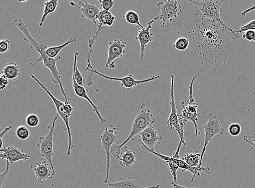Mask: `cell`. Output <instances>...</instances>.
Segmentation results:
<instances>
[{
	"mask_svg": "<svg viewBox=\"0 0 255 188\" xmlns=\"http://www.w3.org/2000/svg\"><path fill=\"white\" fill-rule=\"evenodd\" d=\"M171 185L173 186L174 188H188L185 186L179 185L178 184H176L174 182H171Z\"/></svg>",
	"mask_w": 255,
	"mask_h": 188,
	"instance_id": "43",
	"label": "cell"
},
{
	"mask_svg": "<svg viewBox=\"0 0 255 188\" xmlns=\"http://www.w3.org/2000/svg\"><path fill=\"white\" fill-rule=\"evenodd\" d=\"M10 170V163L7 161L6 169L4 172L0 173V188H5L7 184V176Z\"/></svg>",
	"mask_w": 255,
	"mask_h": 188,
	"instance_id": "33",
	"label": "cell"
},
{
	"mask_svg": "<svg viewBox=\"0 0 255 188\" xmlns=\"http://www.w3.org/2000/svg\"><path fill=\"white\" fill-rule=\"evenodd\" d=\"M127 43L121 39H116L111 42L108 46V58L106 67L115 69V61L117 59L122 58L126 54Z\"/></svg>",
	"mask_w": 255,
	"mask_h": 188,
	"instance_id": "13",
	"label": "cell"
},
{
	"mask_svg": "<svg viewBox=\"0 0 255 188\" xmlns=\"http://www.w3.org/2000/svg\"><path fill=\"white\" fill-rule=\"evenodd\" d=\"M51 186L52 188H55L54 185H51Z\"/></svg>",
	"mask_w": 255,
	"mask_h": 188,
	"instance_id": "44",
	"label": "cell"
},
{
	"mask_svg": "<svg viewBox=\"0 0 255 188\" xmlns=\"http://www.w3.org/2000/svg\"><path fill=\"white\" fill-rule=\"evenodd\" d=\"M39 184H43L46 181L52 179L55 173L49 163L46 161L38 162L35 165L31 166Z\"/></svg>",
	"mask_w": 255,
	"mask_h": 188,
	"instance_id": "18",
	"label": "cell"
},
{
	"mask_svg": "<svg viewBox=\"0 0 255 188\" xmlns=\"http://www.w3.org/2000/svg\"><path fill=\"white\" fill-rule=\"evenodd\" d=\"M187 2L194 3L196 6L197 15L199 21H204L207 19L211 22L213 26L226 32L231 38L234 40L239 38V34L236 33V30L231 26L225 24L221 18V13L223 11L221 5L224 3L228 2V1L204 0L199 2Z\"/></svg>",
	"mask_w": 255,
	"mask_h": 188,
	"instance_id": "1",
	"label": "cell"
},
{
	"mask_svg": "<svg viewBox=\"0 0 255 188\" xmlns=\"http://www.w3.org/2000/svg\"><path fill=\"white\" fill-rule=\"evenodd\" d=\"M58 4V0H49L44 3V9L42 17L39 23L38 26H43L47 16L54 14Z\"/></svg>",
	"mask_w": 255,
	"mask_h": 188,
	"instance_id": "23",
	"label": "cell"
},
{
	"mask_svg": "<svg viewBox=\"0 0 255 188\" xmlns=\"http://www.w3.org/2000/svg\"><path fill=\"white\" fill-rule=\"evenodd\" d=\"M159 19V17H156L151 20L144 29H141L138 34V36L135 38L139 41L140 45V57L143 60L145 57V51L148 45L150 44L153 41V35L150 32L152 23Z\"/></svg>",
	"mask_w": 255,
	"mask_h": 188,
	"instance_id": "17",
	"label": "cell"
},
{
	"mask_svg": "<svg viewBox=\"0 0 255 188\" xmlns=\"http://www.w3.org/2000/svg\"><path fill=\"white\" fill-rule=\"evenodd\" d=\"M31 78L36 82L41 89H42L46 93L47 95L51 98L55 106L57 114L64 122V124L66 126L69 139L67 155L68 156H72L71 150L74 148V146L73 142V135L70 126L69 120L71 117L73 115V112L74 110V108L72 107V105H71V103L67 102L64 103L59 101L58 99L52 95L49 89L46 87L44 84L41 83V82L35 77V75L32 74Z\"/></svg>",
	"mask_w": 255,
	"mask_h": 188,
	"instance_id": "3",
	"label": "cell"
},
{
	"mask_svg": "<svg viewBox=\"0 0 255 188\" xmlns=\"http://www.w3.org/2000/svg\"><path fill=\"white\" fill-rule=\"evenodd\" d=\"M2 74L9 80L15 81L21 77V68L16 63L10 62L3 66Z\"/></svg>",
	"mask_w": 255,
	"mask_h": 188,
	"instance_id": "21",
	"label": "cell"
},
{
	"mask_svg": "<svg viewBox=\"0 0 255 188\" xmlns=\"http://www.w3.org/2000/svg\"><path fill=\"white\" fill-rule=\"evenodd\" d=\"M86 70L87 72L94 74H97L99 77H103L106 79L114 81H119L121 83V86L124 87L128 91H130L133 89L135 86H138L142 84L149 83L150 81L160 79V76H153L150 78H148L145 80H137L132 74H129L126 77L123 78H115L109 77V76L105 75L102 73H100L97 69H95L92 66H87Z\"/></svg>",
	"mask_w": 255,
	"mask_h": 188,
	"instance_id": "10",
	"label": "cell"
},
{
	"mask_svg": "<svg viewBox=\"0 0 255 188\" xmlns=\"http://www.w3.org/2000/svg\"><path fill=\"white\" fill-rule=\"evenodd\" d=\"M110 188H159L160 186L145 187L142 186L139 181L132 178H121L120 181L115 183L109 184Z\"/></svg>",
	"mask_w": 255,
	"mask_h": 188,
	"instance_id": "20",
	"label": "cell"
},
{
	"mask_svg": "<svg viewBox=\"0 0 255 188\" xmlns=\"http://www.w3.org/2000/svg\"><path fill=\"white\" fill-rule=\"evenodd\" d=\"M12 128V126L10 125L9 127H5L4 130L2 132L1 134H0V140H1V146H0V149L3 148V136L7 132L9 131Z\"/></svg>",
	"mask_w": 255,
	"mask_h": 188,
	"instance_id": "41",
	"label": "cell"
},
{
	"mask_svg": "<svg viewBox=\"0 0 255 188\" xmlns=\"http://www.w3.org/2000/svg\"><path fill=\"white\" fill-rule=\"evenodd\" d=\"M98 2L103 10L110 11V9L114 6L115 2L112 0H99Z\"/></svg>",
	"mask_w": 255,
	"mask_h": 188,
	"instance_id": "36",
	"label": "cell"
},
{
	"mask_svg": "<svg viewBox=\"0 0 255 188\" xmlns=\"http://www.w3.org/2000/svg\"><path fill=\"white\" fill-rule=\"evenodd\" d=\"M208 121L204 123L205 137L204 143L201 154V161L199 167H202L203 160L206 151L207 145H209L212 139L218 134L223 135L224 129L221 125V123L218 117L212 113L207 116Z\"/></svg>",
	"mask_w": 255,
	"mask_h": 188,
	"instance_id": "9",
	"label": "cell"
},
{
	"mask_svg": "<svg viewBox=\"0 0 255 188\" xmlns=\"http://www.w3.org/2000/svg\"><path fill=\"white\" fill-rule=\"evenodd\" d=\"M205 68L203 67L193 78L191 83L189 84V98L187 100V107H185V103L181 102V106L183 108V111L181 115H179V120L181 127H185L187 122H192L195 128V134L198 137L200 136V132L199 130L197 122L198 121V108L199 104L195 101L193 95V85L195 79L198 75Z\"/></svg>",
	"mask_w": 255,
	"mask_h": 188,
	"instance_id": "4",
	"label": "cell"
},
{
	"mask_svg": "<svg viewBox=\"0 0 255 188\" xmlns=\"http://www.w3.org/2000/svg\"><path fill=\"white\" fill-rule=\"evenodd\" d=\"M79 53L76 52L74 57L73 64V78L75 80L77 84L81 86H84V79L78 67V58Z\"/></svg>",
	"mask_w": 255,
	"mask_h": 188,
	"instance_id": "27",
	"label": "cell"
},
{
	"mask_svg": "<svg viewBox=\"0 0 255 188\" xmlns=\"http://www.w3.org/2000/svg\"><path fill=\"white\" fill-rule=\"evenodd\" d=\"M124 17L129 24L138 26L141 29L145 28V27L141 24L139 17L135 11L133 10L128 11L126 15L124 16Z\"/></svg>",
	"mask_w": 255,
	"mask_h": 188,
	"instance_id": "28",
	"label": "cell"
},
{
	"mask_svg": "<svg viewBox=\"0 0 255 188\" xmlns=\"http://www.w3.org/2000/svg\"><path fill=\"white\" fill-rule=\"evenodd\" d=\"M136 152L130 149L128 146H125V152H121L117 158L120 161L121 166L127 168H131L136 163Z\"/></svg>",
	"mask_w": 255,
	"mask_h": 188,
	"instance_id": "22",
	"label": "cell"
},
{
	"mask_svg": "<svg viewBox=\"0 0 255 188\" xmlns=\"http://www.w3.org/2000/svg\"><path fill=\"white\" fill-rule=\"evenodd\" d=\"M79 37V35H77V36L69 39L66 43H65L61 45L50 47V48L46 51V54L50 58L53 59L56 58L58 57L57 56L59 54V52H60L64 48H66V47L69 45L76 43L77 41H78Z\"/></svg>",
	"mask_w": 255,
	"mask_h": 188,
	"instance_id": "25",
	"label": "cell"
},
{
	"mask_svg": "<svg viewBox=\"0 0 255 188\" xmlns=\"http://www.w3.org/2000/svg\"><path fill=\"white\" fill-rule=\"evenodd\" d=\"M254 10H255V4L252 7L247 9L246 10L243 11L241 15L242 16H245L247 14L250 13L251 11H252Z\"/></svg>",
	"mask_w": 255,
	"mask_h": 188,
	"instance_id": "42",
	"label": "cell"
},
{
	"mask_svg": "<svg viewBox=\"0 0 255 188\" xmlns=\"http://www.w3.org/2000/svg\"><path fill=\"white\" fill-rule=\"evenodd\" d=\"M10 42L6 39H2L0 42V52L1 54L6 52L10 48Z\"/></svg>",
	"mask_w": 255,
	"mask_h": 188,
	"instance_id": "37",
	"label": "cell"
},
{
	"mask_svg": "<svg viewBox=\"0 0 255 188\" xmlns=\"http://www.w3.org/2000/svg\"><path fill=\"white\" fill-rule=\"evenodd\" d=\"M26 123L29 126L37 127L39 124V119L38 117L35 115H29L26 117Z\"/></svg>",
	"mask_w": 255,
	"mask_h": 188,
	"instance_id": "32",
	"label": "cell"
},
{
	"mask_svg": "<svg viewBox=\"0 0 255 188\" xmlns=\"http://www.w3.org/2000/svg\"><path fill=\"white\" fill-rule=\"evenodd\" d=\"M15 25L21 32L24 34V40L31 45V49H34L38 53V56L44 54L46 51L50 48V45L43 41L35 40L29 33L28 26L21 19L15 20Z\"/></svg>",
	"mask_w": 255,
	"mask_h": 188,
	"instance_id": "14",
	"label": "cell"
},
{
	"mask_svg": "<svg viewBox=\"0 0 255 188\" xmlns=\"http://www.w3.org/2000/svg\"><path fill=\"white\" fill-rule=\"evenodd\" d=\"M188 165L192 167H199V164L201 161V154L198 153V151L194 153L187 154L182 158Z\"/></svg>",
	"mask_w": 255,
	"mask_h": 188,
	"instance_id": "26",
	"label": "cell"
},
{
	"mask_svg": "<svg viewBox=\"0 0 255 188\" xmlns=\"http://www.w3.org/2000/svg\"><path fill=\"white\" fill-rule=\"evenodd\" d=\"M243 38L248 41H253L255 38V32L254 31H248L243 35Z\"/></svg>",
	"mask_w": 255,
	"mask_h": 188,
	"instance_id": "39",
	"label": "cell"
},
{
	"mask_svg": "<svg viewBox=\"0 0 255 188\" xmlns=\"http://www.w3.org/2000/svg\"><path fill=\"white\" fill-rule=\"evenodd\" d=\"M166 164L170 170L171 174L173 176L174 182L176 184H178L177 182V170L179 169V167H178L176 164L171 161H165Z\"/></svg>",
	"mask_w": 255,
	"mask_h": 188,
	"instance_id": "31",
	"label": "cell"
},
{
	"mask_svg": "<svg viewBox=\"0 0 255 188\" xmlns=\"http://www.w3.org/2000/svg\"><path fill=\"white\" fill-rule=\"evenodd\" d=\"M161 11L159 17L162 28H168L172 23H175L182 13V7L179 1L176 0H167L157 4Z\"/></svg>",
	"mask_w": 255,
	"mask_h": 188,
	"instance_id": "7",
	"label": "cell"
},
{
	"mask_svg": "<svg viewBox=\"0 0 255 188\" xmlns=\"http://www.w3.org/2000/svg\"><path fill=\"white\" fill-rule=\"evenodd\" d=\"M122 133L117 131V128L112 124L110 127H106L101 136L99 140L102 142L103 148L106 155V178L103 181L104 184L109 183V176L111 169V154L113 146L120 145L122 142L121 139Z\"/></svg>",
	"mask_w": 255,
	"mask_h": 188,
	"instance_id": "5",
	"label": "cell"
},
{
	"mask_svg": "<svg viewBox=\"0 0 255 188\" xmlns=\"http://www.w3.org/2000/svg\"><path fill=\"white\" fill-rule=\"evenodd\" d=\"M253 42L255 43V38L253 40Z\"/></svg>",
	"mask_w": 255,
	"mask_h": 188,
	"instance_id": "45",
	"label": "cell"
},
{
	"mask_svg": "<svg viewBox=\"0 0 255 188\" xmlns=\"http://www.w3.org/2000/svg\"><path fill=\"white\" fill-rule=\"evenodd\" d=\"M189 43V40L186 38H178L173 45V48L177 50L183 51L188 48Z\"/></svg>",
	"mask_w": 255,
	"mask_h": 188,
	"instance_id": "29",
	"label": "cell"
},
{
	"mask_svg": "<svg viewBox=\"0 0 255 188\" xmlns=\"http://www.w3.org/2000/svg\"><path fill=\"white\" fill-rule=\"evenodd\" d=\"M140 109L139 113L133 120L131 131L128 137L123 143L113 146L112 148L111 154L116 159L121 155V150L124 146H126L129 141L134 140L136 135L139 134L147 127L152 126L156 122V119L151 113V110L146 108L145 104H142Z\"/></svg>",
	"mask_w": 255,
	"mask_h": 188,
	"instance_id": "2",
	"label": "cell"
},
{
	"mask_svg": "<svg viewBox=\"0 0 255 188\" xmlns=\"http://www.w3.org/2000/svg\"><path fill=\"white\" fill-rule=\"evenodd\" d=\"M163 139V137L159 136L156 128L150 126L139 134L138 143L142 150L147 152L148 151H155V146L161 143Z\"/></svg>",
	"mask_w": 255,
	"mask_h": 188,
	"instance_id": "11",
	"label": "cell"
},
{
	"mask_svg": "<svg viewBox=\"0 0 255 188\" xmlns=\"http://www.w3.org/2000/svg\"><path fill=\"white\" fill-rule=\"evenodd\" d=\"M59 116L57 114L54 117L52 121V125L47 127L49 132L46 137H40L39 138L37 144L38 148L39 149V155L46 160L50 164L53 172L56 173L52 162V157L54 156V150H53V136H54L55 128L57 121L59 118Z\"/></svg>",
	"mask_w": 255,
	"mask_h": 188,
	"instance_id": "8",
	"label": "cell"
},
{
	"mask_svg": "<svg viewBox=\"0 0 255 188\" xmlns=\"http://www.w3.org/2000/svg\"><path fill=\"white\" fill-rule=\"evenodd\" d=\"M70 4L72 6L79 9L83 18L87 19L92 21L95 24H97V20L101 10L100 7L96 3L80 1L79 5H77L74 2H71Z\"/></svg>",
	"mask_w": 255,
	"mask_h": 188,
	"instance_id": "16",
	"label": "cell"
},
{
	"mask_svg": "<svg viewBox=\"0 0 255 188\" xmlns=\"http://www.w3.org/2000/svg\"><path fill=\"white\" fill-rule=\"evenodd\" d=\"M241 130V126L238 123H233L229 125L228 128L229 132L233 136H239Z\"/></svg>",
	"mask_w": 255,
	"mask_h": 188,
	"instance_id": "35",
	"label": "cell"
},
{
	"mask_svg": "<svg viewBox=\"0 0 255 188\" xmlns=\"http://www.w3.org/2000/svg\"><path fill=\"white\" fill-rule=\"evenodd\" d=\"M255 31V19H253L246 25L242 26L239 30H236V33L239 34L248 31Z\"/></svg>",
	"mask_w": 255,
	"mask_h": 188,
	"instance_id": "34",
	"label": "cell"
},
{
	"mask_svg": "<svg viewBox=\"0 0 255 188\" xmlns=\"http://www.w3.org/2000/svg\"><path fill=\"white\" fill-rule=\"evenodd\" d=\"M16 136L20 140H26L29 137L28 128L23 125H21L16 129Z\"/></svg>",
	"mask_w": 255,
	"mask_h": 188,
	"instance_id": "30",
	"label": "cell"
},
{
	"mask_svg": "<svg viewBox=\"0 0 255 188\" xmlns=\"http://www.w3.org/2000/svg\"><path fill=\"white\" fill-rule=\"evenodd\" d=\"M175 77L174 75L171 74V89H170V107L171 112L167 122L168 128L170 130H175L179 134L180 140L179 145L177 146L176 150L174 156L180 157V151L182 145H186L185 142V132L183 128H181L179 123V115H177V107L175 104V93H174Z\"/></svg>",
	"mask_w": 255,
	"mask_h": 188,
	"instance_id": "6",
	"label": "cell"
},
{
	"mask_svg": "<svg viewBox=\"0 0 255 188\" xmlns=\"http://www.w3.org/2000/svg\"><path fill=\"white\" fill-rule=\"evenodd\" d=\"M116 17L110 11L104 10H101L98 15V20L99 22L98 26L111 27L115 23Z\"/></svg>",
	"mask_w": 255,
	"mask_h": 188,
	"instance_id": "24",
	"label": "cell"
},
{
	"mask_svg": "<svg viewBox=\"0 0 255 188\" xmlns=\"http://www.w3.org/2000/svg\"><path fill=\"white\" fill-rule=\"evenodd\" d=\"M243 139H244V140L246 141L247 143H248V144H251V145H252V148H251L249 150V152H251L254 149H255V133H254L253 135V136H252V140H253V142H251V140L248 139L247 136H245L244 138H243Z\"/></svg>",
	"mask_w": 255,
	"mask_h": 188,
	"instance_id": "40",
	"label": "cell"
},
{
	"mask_svg": "<svg viewBox=\"0 0 255 188\" xmlns=\"http://www.w3.org/2000/svg\"><path fill=\"white\" fill-rule=\"evenodd\" d=\"M0 158L2 160L8 161L11 164H14L20 161H26L30 159V156L25 153L24 150L13 146L4 147L0 149Z\"/></svg>",
	"mask_w": 255,
	"mask_h": 188,
	"instance_id": "15",
	"label": "cell"
},
{
	"mask_svg": "<svg viewBox=\"0 0 255 188\" xmlns=\"http://www.w3.org/2000/svg\"><path fill=\"white\" fill-rule=\"evenodd\" d=\"M9 84V80L5 77L3 74H1L0 78V89L3 91L6 89L7 85Z\"/></svg>",
	"mask_w": 255,
	"mask_h": 188,
	"instance_id": "38",
	"label": "cell"
},
{
	"mask_svg": "<svg viewBox=\"0 0 255 188\" xmlns=\"http://www.w3.org/2000/svg\"><path fill=\"white\" fill-rule=\"evenodd\" d=\"M73 86L75 93L77 96L79 97L84 98L90 103L92 107L93 108V110L97 115L98 119L100 121V124L103 125L105 124L107 121L104 118L102 115L100 114V108L97 107L96 104H95L92 101V99L89 97L88 95V92L84 87V86H81L79 84H77L75 80L73 78Z\"/></svg>",
	"mask_w": 255,
	"mask_h": 188,
	"instance_id": "19",
	"label": "cell"
},
{
	"mask_svg": "<svg viewBox=\"0 0 255 188\" xmlns=\"http://www.w3.org/2000/svg\"><path fill=\"white\" fill-rule=\"evenodd\" d=\"M147 152L155 155L160 158V159L164 161H171L174 162L176 165L179 167V168L182 170V173L186 172L191 173L193 176V178L191 180V182H194V179L196 178L197 176H198V177H200L201 172H204L207 175L211 174V169L208 167H205L202 166L201 167H192L188 165V164L183 160L177 159V158L172 157L171 156L168 157L165 156L158 153V152H155V151H148Z\"/></svg>",
	"mask_w": 255,
	"mask_h": 188,
	"instance_id": "12",
	"label": "cell"
}]
</instances>
